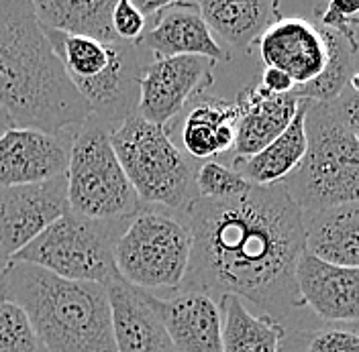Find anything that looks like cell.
Returning a JSON list of instances; mask_svg holds the SVG:
<instances>
[{"instance_id": "5bb4252c", "label": "cell", "mask_w": 359, "mask_h": 352, "mask_svg": "<svg viewBox=\"0 0 359 352\" xmlns=\"http://www.w3.org/2000/svg\"><path fill=\"white\" fill-rule=\"evenodd\" d=\"M296 289L302 306L323 322L355 324L359 316V271L329 265L309 253L296 263Z\"/></svg>"}, {"instance_id": "8fae6325", "label": "cell", "mask_w": 359, "mask_h": 352, "mask_svg": "<svg viewBox=\"0 0 359 352\" xmlns=\"http://www.w3.org/2000/svg\"><path fill=\"white\" fill-rule=\"evenodd\" d=\"M78 129V127H76ZM76 129L45 132L11 127L0 134V188L37 185L66 176Z\"/></svg>"}, {"instance_id": "d6986e66", "label": "cell", "mask_w": 359, "mask_h": 352, "mask_svg": "<svg viewBox=\"0 0 359 352\" xmlns=\"http://www.w3.org/2000/svg\"><path fill=\"white\" fill-rule=\"evenodd\" d=\"M304 253L337 267L358 269L359 265V204H339L331 208L300 212Z\"/></svg>"}, {"instance_id": "52a82bcc", "label": "cell", "mask_w": 359, "mask_h": 352, "mask_svg": "<svg viewBox=\"0 0 359 352\" xmlns=\"http://www.w3.org/2000/svg\"><path fill=\"white\" fill-rule=\"evenodd\" d=\"M111 129L88 116L74 132L66 169L67 210L102 222H125L141 202L111 143Z\"/></svg>"}, {"instance_id": "44dd1931", "label": "cell", "mask_w": 359, "mask_h": 352, "mask_svg": "<svg viewBox=\"0 0 359 352\" xmlns=\"http://www.w3.org/2000/svg\"><path fill=\"white\" fill-rule=\"evenodd\" d=\"M306 151L304 134V100L294 114L292 122L280 136H276L259 153L251 155L231 167L239 171L241 177L257 188H268L282 183L292 171L300 165Z\"/></svg>"}, {"instance_id": "7402d4cb", "label": "cell", "mask_w": 359, "mask_h": 352, "mask_svg": "<svg viewBox=\"0 0 359 352\" xmlns=\"http://www.w3.org/2000/svg\"><path fill=\"white\" fill-rule=\"evenodd\" d=\"M35 17L45 31L96 41H118L112 31V0H33Z\"/></svg>"}, {"instance_id": "277c9868", "label": "cell", "mask_w": 359, "mask_h": 352, "mask_svg": "<svg viewBox=\"0 0 359 352\" xmlns=\"http://www.w3.org/2000/svg\"><path fill=\"white\" fill-rule=\"evenodd\" d=\"M358 82L329 102L304 100L306 151L300 165L282 181L300 212L358 202Z\"/></svg>"}, {"instance_id": "83f0119b", "label": "cell", "mask_w": 359, "mask_h": 352, "mask_svg": "<svg viewBox=\"0 0 359 352\" xmlns=\"http://www.w3.org/2000/svg\"><path fill=\"white\" fill-rule=\"evenodd\" d=\"M302 352H359V338L355 328H320L304 332Z\"/></svg>"}, {"instance_id": "4fadbf2b", "label": "cell", "mask_w": 359, "mask_h": 352, "mask_svg": "<svg viewBox=\"0 0 359 352\" xmlns=\"http://www.w3.org/2000/svg\"><path fill=\"white\" fill-rule=\"evenodd\" d=\"M137 47L151 51L156 59L180 55L204 57L215 64H229L231 59V51L224 49L206 27L198 2L186 0H170L165 8L147 22V31Z\"/></svg>"}, {"instance_id": "ac0fdd59", "label": "cell", "mask_w": 359, "mask_h": 352, "mask_svg": "<svg viewBox=\"0 0 359 352\" xmlns=\"http://www.w3.org/2000/svg\"><path fill=\"white\" fill-rule=\"evenodd\" d=\"M233 100L237 104V129L231 149L233 163L259 153L276 136H280L300 106V98L294 94L276 96L257 84L243 88Z\"/></svg>"}, {"instance_id": "7a4b0ae2", "label": "cell", "mask_w": 359, "mask_h": 352, "mask_svg": "<svg viewBox=\"0 0 359 352\" xmlns=\"http://www.w3.org/2000/svg\"><path fill=\"white\" fill-rule=\"evenodd\" d=\"M0 108L13 127L60 132L90 116L31 0H0Z\"/></svg>"}, {"instance_id": "8992f818", "label": "cell", "mask_w": 359, "mask_h": 352, "mask_svg": "<svg viewBox=\"0 0 359 352\" xmlns=\"http://www.w3.org/2000/svg\"><path fill=\"white\" fill-rule=\"evenodd\" d=\"M111 143L141 204L184 212L196 198V161L172 141L168 129L133 112L111 132Z\"/></svg>"}, {"instance_id": "e0dca14e", "label": "cell", "mask_w": 359, "mask_h": 352, "mask_svg": "<svg viewBox=\"0 0 359 352\" xmlns=\"http://www.w3.org/2000/svg\"><path fill=\"white\" fill-rule=\"evenodd\" d=\"M178 118L176 131H168V134L192 161H208L231 153L237 129L235 100L219 96L194 98Z\"/></svg>"}, {"instance_id": "5b68a950", "label": "cell", "mask_w": 359, "mask_h": 352, "mask_svg": "<svg viewBox=\"0 0 359 352\" xmlns=\"http://www.w3.org/2000/svg\"><path fill=\"white\" fill-rule=\"evenodd\" d=\"M190 253L192 232L186 214L141 204L116 239L114 267L125 283L163 297L182 287Z\"/></svg>"}, {"instance_id": "f546056e", "label": "cell", "mask_w": 359, "mask_h": 352, "mask_svg": "<svg viewBox=\"0 0 359 352\" xmlns=\"http://www.w3.org/2000/svg\"><path fill=\"white\" fill-rule=\"evenodd\" d=\"M257 86L262 90H266L269 94H276V96H284V94H292L296 86L290 78L280 71V69H273V67H264L262 69V76H259V82Z\"/></svg>"}, {"instance_id": "ba28073f", "label": "cell", "mask_w": 359, "mask_h": 352, "mask_svg": "<svg viewBox=\"0 0 359 352\" xmlns=\"http://www.w3.org/2000/svg\"><path fill=\"white\" fill-rule=\"evenodd\" d=\"M127 222L90 220L67 210L19 251L13 261L33 265L66 281L107 286L118 277L114 244Z\"/></svg>"}, {"instance_id": "9c48e42d", "label": "cell", "mask_w": 359, "mask_h": 352, "mask_svg": "<svg viewBox=\"0 0 359 352\" xmlns=\"http://www.w3.org/2000/svg\"><path fill=\"white\" fill-rule=\"evenodd\" d=\"M215 62L180 55L156 59L143 66L139 80L137 114L161 129H168L182 111L215 82Z\"/></svg>"}, {"instance_id": "2e32d148", "label": "cell", "mask_w": 359, "mask_h": 352, "mask_svg": "<svg viewBox=\"0 0 359 352\" xmlns=\"http://www.w3.org/2000/svg\"><path fill=\"white\" fill-rule=\"evenodd\" d=\"M154 306L178 352H221L223 316L219 302L198 291L154 295Z\"/></svg>"}, {"instance_id": "4dcf8cb0", "label": "cell", "mask_w": 359, "mask_h": 352, "mask_svg": "<svg viewBox=\"0 0 359 352\" xmlns=\"http://www.w3.org/2000/svg\"><path fill=\"white\" fill-rule=\"evenodd\" d=\"M11 127H13V125H11V120H8V116H6L4 111L0 108V134H2L4 131H8Z\"/></svg>"}, {"instance_id": "cb8c5ba5", "label": "cell", "mask_w": 359, "mask_h": 352, "mask_svg": "<svg viewBox=\"0 0 359 352\" xmlns=\"http://www.w3.org/2000/svg\"><path fill=\"white\" fill-rule=\"evenodd\" d=\"M320 29V35L327 45V66L323 73L302 88H296L292 94L300 100H313V102H329L337 98L343 90L358 78V49H353L341 35L329 29Z\"/></svg>"}, {"instance_id": "7c38bea8", "label": "cell", "mask_w": 359, "mask_h": 352, "mask_svg": "<svg viewBox=\"0 0 359 352\" xmlns=\"http://www.w3.org/2000/svg\"><path fill=\"white\" fill-rule=\"evenodd\" d=\"M255 47L264 66L284 71L296 88L314 82L329 59L320 29L304 17L282 15Z\"/></svg>"}, {"instance_id": "30bf717a", "label": "cell", "mask_w": 359, "mask_h": 352, "mask_svg": "<svg viewBox=\"0 0 359 352\" xmlns=\"http://www.w3.org/2000/svg\"><path fill=\"white\" fill-rule=\"evenodd\" d=\"M66 212V176L37 185L0 188V269Z\"/></svg>"}, {"instance_id": "3957f363", "label": "cell", "mask_w": 359, "mask_h": 352, "mask_svg": "<svg viewBox=\"0 0 359 352\" xmlns=\"http://www.w3.org/2000/svg\"><path fill=\"white\" fill-rule=\"evenodd\" d=\"M0 300L25 309L45 352H116L104 286L11 261L0 269Z\"/></svg>"}, {"instance_id": "4316f807", "label": "cell", "mask_w": 359, "mask_h": 352, "mask_svg": "<svg viewBox=\"0 0 359 352\" xmlns=\"http://www.w3.org/2000/svg\"><path fill=\"white\" fill-rule=\"evenodd\" d=\"M316 27L335 31L353 49L359 51V4L331 0L327 4H314L313 19Z\"/></svg>"}, {"instance_id": "6da1fadb", "label": "cell", "mask_w": 359, "mask_h": 352, "mask_svg": "<svg viewBox=\"0 0 359 352\" xmlns=\"http://www.w3.org/2000/svg\"><path fill=\"white\" fill-rule=\"evenodd\" d=\"M184 214L192 253L178 291L217 302L235 295L278 324L304 308L296 289V263L304 253L300 210L282 183L251 185L239 198H194Z\"/></svg>"}, {"instance_id": "603a6c76", "label": "cell", "mask_w": 359, "mask_h": 352, "mask_svg": "<svg viewBox=\"0 0 359 352\" xmlns=\"http://www.w3.org/2000/svg\"><path fill=\"white\" fill-rule=\"evenodd\" d=\"M219 308L223 316L221 352H282L284 324L266 316H253L235 295L221 297Z\"/></svg>"}, {"instance_id": "484cf974", "label": "cell", "mask_w": 359, "mask_h": 352, "mask_svg": "<svg viewBox=\"0 0 359 352\" xmlns=\"http://www.w3.org/2000/svg\"><path fill=\"white\" fill-rule=\"evenodd\" d=\"M0 352H45L25 309L0 300Z\"/></svg>"}, {"instance_id": "d4e9b609", "label": "cell", "mask_w": 359, "mask_h": 352, "mask_svg": "<svg viewBox=\"0 0 359 352\" xmlns=\"http://www.w3.org/2000/svg\"><path fill=\"white\" fill-rule=\"evenodd\" d=\"M251 190V183L245 181L239 171L231 165H224L219 159L201 161L194 171V192L202 199H231L239 198Z\"/></svg>"}, {"instance_id": "f1b7e54d", "label": "cell", "mask_w": 359, "mask_h": 352, "mask_svg": "<svg viewBox=\"0 0 359 352\" xmlns=\"http://www.w3.org/2000/svg\"><path fill=\"white\" fill-rule=\"evenodd\" d=\"M112 31L118 41L137 45L147 31V19L137 10L131 0L114 2L111 15Z\"/></svg>"}, {"instance_id": "ffe728a7", "label": "cell", "mask_w": 359, "mask_h": 352, "mask_svg": "<svg viewBox=\"0 0 359 352\" xmlns=\"http://www.w3.org/2000/svg\"><path fill=\"white\" fill-rule=\"evenodd\" d=\"M198 8L212 37L237 51H249L282 17L278 0H202Z\"/></svg>"}, {"instance_id": "9a60e30c", "label": "cell", "mask_w": 359, "mask_h": 352, "mask_svg": "<svg viewBox=\"0 0 359 352\" xmlns=\"http://www.w3.org/2000/svg\"><path fill=\"white\" fill-rule=\"evenodd\" d=\"M116 352H178L165 330L154 295L114 277L107 286Z\"/></svg>"}]
</instances>
